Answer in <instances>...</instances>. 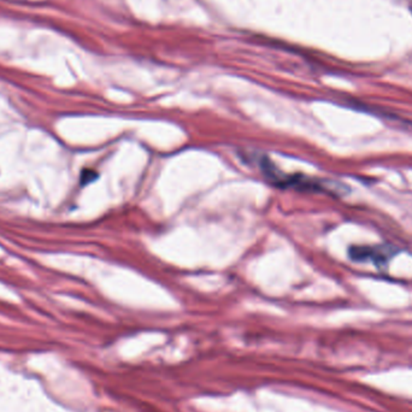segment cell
Here are the masks:
<instances>
[{
	"instance_id": "cell-1",
	"label": "cell",
	"mask_w": 412,
	"mask_h": 412,
	"mask_svg": "<svg viewBox=\"0 0 412 412\" xmlns=\"http://www.w3.org/2000/svg\"><path fill=\"white\" fill-rule=\"evenodd\" d=\"M392 256L386 247L353 246L350 249V257L354 262H373L377 265L386 264Z\"/></svg>"
},
{
	"instance_id": "cell-2",
	"label": "cell",
	"mask_w": 412,
	"mask_h": 412,
	"mask_svg": "<svg viewBox=\"0 0 412 412\" xmlns=\"http://www.w3.org/2000/svg\"><path fill=\"white\" fill-rule=\"evenodd\" d=\"M96 173L93 172V170L90 169H86L82 172V175H81V183L82 186H86L88 185V183L92 182V181H94L96 179Z\"/></svg>"
}]
</instances>
